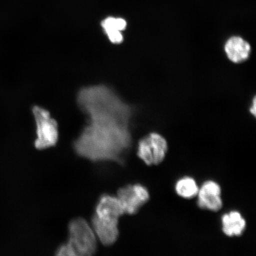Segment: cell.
<instances>
[{"instance_id":"cell-9","label":"cell","mask_w":256,"mask_h":256,"mask_svg":"<svg viewBox=\"0 0 256 256\" xmlns=\"http://www.w3.org/2000/svg\"><path fill=\"white\" fill-rule=\"evenodd\" d=\"M222 224L223 233L229 238L242 236L247 226L244 217L236 210L224 214L222 218Z\"/></svg>"},{"instance_id":"cell-4","label":"cell","mask_w":256,"mask_h":256,"mask_svg":"<svg viewBox=\"0 0 256 256\" xmlns=\"http://www.w3.org/2000/svg\"><path fill=\"white\" fill-rule=\"evenodd\" d=\"M32 113L36 124L35 148L44 150L56 146L59 139L57 122L51 117L49 111L39 106H34Z\"/></svg>"},{"instance_id":"cell-3","label":"cell","mask_w":256,"mask_h":256,"mask_svg":"<svg viewBox=\"0 0 256 256\" xmlns=\"http://www.w3.org/2000/svg\"><path fill=\"white\" fill-rule=\"evenodd\" d=\"M66 242L75 256H91L97 252L98 238L91 224L81 217L70 222Z\"/></svg>"},{"instance_id":"cell-8","label":"cell","mask_w":256,"mask_h":256,"mask_svg":"<svg viewBox=\"0 0 256 256\" xmlns=\"http://www.w3.org/2000/svg\"><path fill=\"white\" fill-rule=\"evenodd\" d=\"M224 51L230 62L238 64L246 62L250 56L252 47L247 40L238 36L230 38L224 44Z\"/></svg>"},{"instance_id":"cell-6","label":"cell","mask_w":256,"mask_h":256,"mask_svg":"<svg viewBox=\"0 0 256 256\" xmlns=\"http://www.w3.org/2000/svg\"><path fill=\"white\" fill-rule=\"evenodd\" d=\"M116 197L120 202L124 214L133 216L138 212L148 202L150 195L144 186L134 184L120 188L118 190Z\"/></svg>"},{"instance_id":"cell-12","label":"cell","mask_w":256,"mask_h":256,"mask_svg":"<svg viewBox=\"0 0 256 256\" xmlns=\"http://www.w3.org/2000/svg\"><path fill=\"white\" fill-rule=\"evenodd\" d=\"M56 255L58 256H75L73 251L67 242H64L57 248Z\"/></svg>"},{"instance_id":"cell-7","label":"cell","mask_w":256,"mask_h":256,"mask_svg":"<svg viewBox=\"0 0 256 256\" xmlns=\"http://www.w3.org/2000/svg\"><path fill=\"white\" fill-rule=\"evenodd\" d=\"M196 198L198 206L200 209L216 212L222 208V188L215 181L204 182L200 187Z\"/></svg>"},{"instance_id":"cell-10","label":"cell","mask_w":256,"mask_h":256,"mask_svg":"<svg viewBox=\"0 0 256 256\" xmlns=\"http://www.w3.org/2000/svg\"><path fill=\"white\" fill-rule=\"evenodd\" d=\"M101 26L111 43L120 44L123 42L122 32L127 27V22L124 19L108 17L101 22Z\"/></svg>"},{"instance_id":"cell-11","label":"cell","mask_w":256,"mask_h":256,"mask_svg":"<svg viewBox=\"0 0 256 256\" xmlns=\"http://www.w3.org/2000/svg\"><path fill=\"white\" fill-rule=\"evenodd\" d=\"M199 190L200 186L196 180L188 176L179 179L175 184L176 194L184 200L196 198Z\"/></svg>"},{"instance_id":"cell-1","label":"cell","mask_w":256,"mask_h":256,"mask_svg":"<svg viewBox=\"0 0 256 256\" xmlns=\"http://www.w3.org/2000/svg\"><path fill=\"white\" fill-rule=\"evenodd\" d=\"M76 102L88 124L73 142L80 158L92 162H123L129 149L130 108L108 86H87L78 92Z\"/></svg>"},{"instance_id":"cell-2","label":"cell","mask_w":256,"mask_h":256,"mask_svg":"<svg viewBox=\"0 0 256 256\" xmlns=\"http://www.w3.org/2000/svg\"><path fill=\"white\" fill-rule=\"evenodd\" d=\"M124 215L123 208L116 196L104 194L99 197L90 224L102 244L110 246L117 242L120 236V219Z\"/></svg>"},{"instance_id":"cell-13","label":"cell","mask_w":256,"mask_h":256,"mask_svg":"<svg viewBox=\"0 0 256 256\" xmlns=\"http://www.w3.org/2000/svg\"><path fill=\"white\" fill-rule=\"evenodd\" d=\"M256 98H254V100H252V104L250 108V111L251 114L254 115V116H256Z\"/></svg>"},{"instance_id":"cell-5","label":"cell","mask_w":256,"mask_h":256,"mask_svg":"<svg viewBox=\"0 0 256 256\" xmlns=\"http://www.w3.org/2000/svg\"><path fill=\"white\" fill-rule=\"evenodd\" d=\"M168 148L165 138L158 133L152 132L140 140L137 156L147 166H158L164 161Z\"/></svg>"}]
</instances>
